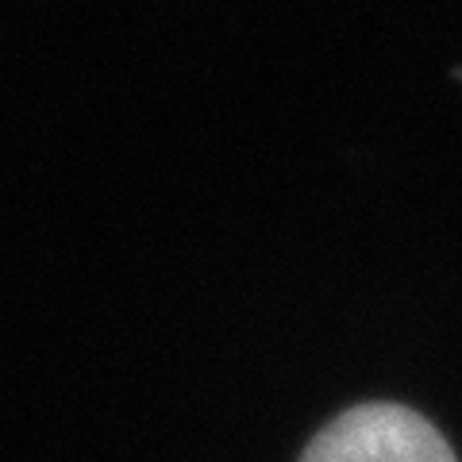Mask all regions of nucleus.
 Listing matches in <instances>:
<instances>
[{
    "instance_id": "f257e3e1",
    "label": "nucleus",
    "mask_w": 462,
    "mask_h": 462,
    "mask_svg": "<svg viewBox=\"0 0 462 462\" xmlns=\"http://www.w3.org/2000/svg\"><path fill=\"white\" fill-rule=\"evenodd\" d=\"M300 462H455V451L420 412L358 404L309 443Z\"/></svg>"
}]
</instances>
